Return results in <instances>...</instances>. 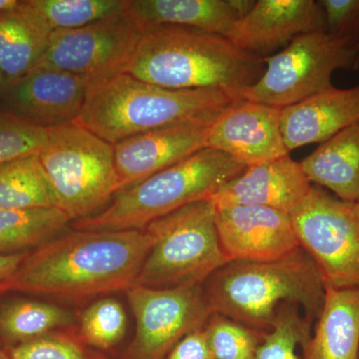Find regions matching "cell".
I'll list each match as a JSON object with an SVG mask.
<instances>
[{
    "label": "cell",
    "mask_w": 359,
    "mask_h": 359,
    "mask_svg": "<svg viewBox=\"0 0 359 359\" xmlns=\"http://www.w3.org/2000/svg\"><path fill=\"white\" fill-rule=\"evenodd\" d=\"M27 252H0V287L15 273Z\"/></svg>",
    "instance_id": "cell-34"
},
{
    "label": "cell",
    "mask_w": 359,
    "mask_h": 359,
    "mask_svg": "<svg viewBox=\"0 0 359 359\" xmlns=\"http://www.w3.org/2000/svg\"><path fill=\"white\" fill-rule=\"evenodd\" d=\"M208 128L207 125L187 123L134 135L116 143L119 193L205 148Z\"/></svg>",
    "instance_id": "cell-16"
},
{
    "label": "cell",
    "mask_w": 359,
    "mask_h": 359,
    "mask_svg": "<svg viewBox=\"0 0 359 359\" xmlns=\"http://www.w3.org/2000/svg\"><path fill=\"white\" fill-rule=\"evenodd\" d=\"M313 188L301 162L290 154L245 168L224 184L211 199L216 207L262 205L292 215Z\"/></svg>",
    "instance_id": "cell-17"
},
{
    "label": "cell",
    "mask_w": 359,
    "mask_h": 359,
    "mask_svg": "<svg viewBox=\"0 0 359 359\" xmlns=\"http://www.w3.org/2000/svg\"><path fill=\"white\" fill-rule=\"evenodd\" d=\"M311 325L299 304L285 302L276 311L273 327L264 334L256 359H302L299 351L311 339Z\"/></svg>",
    "instance_id": "cell-27"
},
{
    "label": "cell",
    "mask_w": 359,
    "mask_h": 359,
    "mask_svg": "<svg viewBox=\"0 0 359 359\" xmlns=\"http://www.w3.org/2000/svg\"><path fill=\"white\" fill-rule=\"evenodd\" d=\"M203 287L212 313L264 332L285 302L299 304L313 323L325 297L320 269L302 247L269 261L229 262Z\"/></svg>",
    "instance_id": "cell-4"
},
{
    "label": "cell",
    "mask_w": 359,
    "mask_h": 359,
    "mask_svg": "<svg viewBox=\"0 0 359 359\" xmlns=\"http://www.w3.org/2000/svg\"><path fill=\"white\" fill-rule=\"evenodd\" d=\"M323 29L325 13L318 1L257 0L224 37L242 50L264 59L295 37Z\"/></svg>",
    "instance_id": "cell-14"
},
{
    "label": "cell",
    "mask_w": 359,
    "mask_h": 359,
    "mask_svg": "<svg viewBox=\"0 0 359 359\" xmlns=\"http://www.w3.org/2000/svg\"><path fill=\"white\" fill-rule=\"evenodd\" d=\"M301 164L313 185L358 203L359 120L321 143Z\"/></svg>",
    "instance_id": "cell-21"
},
{
    "label": "cell",
    "mask_w": 359,
    "mask_h": 359,
    "mask_svg": "<svg viewBox=\"0 0 359 359\" xmlns=\"http://www.w3.org/2000/svg\"><path fill=\"white\" fill-rule=\"evenodd\" d=\"M11 359H113L105 351L88 346L76 325L61 328L18 346L6 347Z\"/></svg>",
    "instance_id": "cell-29"
},
{
    "label": "cell",
    "mask_w": 359,
    "mask_h": 359,
    "mask_svg": "<svg viewBox=\"0 0 359 359\" xmlns=\"http://www.w3.org/2000/svg\"><path fill=\"white\" fill-rule=\"evenodd\" d=\"M238 99L233 90L164 88L123 72L91 82L76 122L115 145L174 125L210 126Z\"/></svg>",
    "instance_id": "cell-2"
},
{
    "label": "cell",
    "mask_w": 359,
    "mask_h": 359,
    "mask_svg": "<svg viewBox=\"0 0 359 359\" xmlns=\"http://www.w3.org/2000/svg\"><path fill=\"white\" fill-rule=\"evenodd\" d=\"M359 290L325 285L323 309L302 359H358Z\"/></svg>",
    "instance_id": "cell-20"
},
{
    "label": "cell",
    "mask_w": 359,
    "mask_h": 359,
    "mask_svg": "<svg viewBox=\"0 0 359 359\" xmlns=\"http://www.w3.org/2000/svg\"><path fill=\"white\" fill-rule=\"evenodd\" d=\"M70 223L58 208L0 209V252H29L63 233Z\"/></svg>",
    "instance_id": "cell-25"
},
{
    "label": "cell",
    "mask_w": 359,
    "mask_h": 359,
    "mask_svg": "<svg viewBox=\"0 0 359 359\" xmlns=\"http://www.w3.org/2000/svg\"><path fill=\"white\" fill-rule=\"evenodd\" d=\"M266 63L223 35L179 26H157L143 36L124 73L176 90H238L256 83Z\"/></svg>",
    "instance_id": "cell-3"
},
{
    "label": "cell",
    "mask_w": 359,
    "mask_h": 359,
    "mask_svg": "<svg viewBox=\"0 0 359 359\" xmlns=\"http://www.w3.org/2000/svg\"><path fill=\"white\" fill-rule=\"evenodd\" d=\"M144 229L153 245L136 285L160 290L204 285L230 262L219 243L216 205L211 200L184 205Z\"/></svg>",
    "instance_id": "cell-6"
},
{
    "label": "cell",
    "mask_w": 359,
    "mask_h": 359,
    "mask_svg": "<svg viewBox=\"0 0 359 359\" xmlns=\"http://www.w3.org/2000/svg\"><path fill=\"white\" fill-rule=\"evenodd\" d=\"M355 50H356V53H358V62H359V41L355 45Z\"/></svg>",
    "instance_id": "cell-38"
},
{
    "label": "cell",
    "mask_w": 359,
    "mask_h": 359,
    "mask_svg": "<svg viewBox=\"0 0 359 359\" xmlns=\"http://www.w3.org/2000/svg\"><path fill=\"white\" fill-rule=\"evenodd\" d=\"M280 108L238 99L210 125L205 148L254 166L289 155L280 128Z\"/></svg>",
    "instance_id": "cell-12"
},
{
    "label": "cell",
    "mask_w": 359,
    "mask_h": 359,
    "mask_svg": "<svg viewBox=\"0 0 359 359\" xmlns=\"http://www.w3.org/2000/svg\"><path fill=\"white\" fill-rule=\"evenodd\" d=\"M7 86L6 78L4 76V73H2L1 69H0V97H1L2 93H4V90H6Z\"/></svg>",
    "instance_id": "cell-36"
},
{
    "label": "cell",
    "mask_w": 359,
    "mask_h": 359,
    "mask_svg": "<svg viewBox=\"0 0 359 359\" xmlns=\"http://www.w3.org/2000/svg\"><path fill=\"white\" fill-rule=\"evenodd\" d=\"M51 32L76 29L124 11L127 0H26Z\"/></svg>",
    "instance_id": "cell-26"
},
{
    "label": "cell",
    "mask_w": 359,
    "mask_h": 359,
    "mask_svg": "<svg viewBox=\"0 0 359 359\" xmlns=\"http://www.w3.org/2000/svg\"><path fill=\"white\" fill-rule=\"evenodd\" d=\"M219 243L226 259L269 261L299 249L292 217L262 205L216 207Z\"/></svg>",
    "instance_id": "cell-13"
},
{
    "label": "cell",
    "mask_w": 359,
    "mask_h": 359,
    "mask_svg": "<svg viewBox=\"0 0 359 359\" xmlns=\"http://www.w3.org/2000/svg\"><path fill=\"white\" fill-rule=\"evenodd\" d=\"M126 295L136 332L121 359H165L187 334L205 328L214 313L203 285L160 290L135 283Z\"/></svg>",
    "instance_id": "cell-11"
},
{
    "label": "cell",
    "mask_w": 359,
    "mask_h": 359,
    "mask_svg": "<svg viewBox=\"0 0 359 359\" xmlns=\"http://www.w3.org/2000/svg\"><path fill=\"white\" fill-rule=\"evenodd\" d=\"M76 327L80 337L88 346L99 351H110L126 334V313L117 299L104 297L82 311Z\"/></svg>",
    "instance_id": "cell-28"
},
{
    "label": "cell",
    "mask_w": 359,
    "mask_h": 359,
    "mask_svg": "<svg viewBox=\"0 0 359 359\" xmlns=\"http://www.w3.org/2000/svg\"><path fill=\"white\" fill-rule=\"evenodd\" d=\"M254 0H127L126 13L142 29L179 26L226 35Z\"/></svg>",
    "instance_id": "cell-19"
},
{
    "label": "cell",
    "mask_w": 359,
    "mask_h": 359,
    "mask_svg": "<svg viewBox=\"0 0 359 359\" xmlns=\"http://www.w3.org/2000/svg\"><path fill=\"white\" fill-rule=\"evenodd\" d=\"M358 205H359V202L358 203Z\"/></svg>",
    "instance_id": "cell-40"
},
{
    "label": "cell",
    "mask_w": 359,
    "mask_h": 359,
    "mask_svg": "<svg viewBox=\"0 0 359 359\" xmlns=\"http://www.w3.org/2000/svg\"><path fill=\"white\" fill-rule=\"evenodd\" d=\"M214 359H256L266 332L212 313L204 328Z\"/></svg>",
    "instance_id": "cell-30"
},
{
    "label": "cell",
    "mask_w": 359,
    "mask_h": 359,
    "mask_svg": "<svg viewBox=\"0 0 359 359\" xmlns=\"http://www.w3.org/2000/svg\"><path fill=\"white\" fill-rule=\"evenodd\" d=\"M91 81L50 68H33L8 84L0 97L14 114L39 126L51 128L76 121Z\"/></svg>",
    "instance_id": "cell-15"
},
{
    "label": "cell",
    "mask_w": 359,
    "mask_h": 359,
    "mask_svg": "<svg viewBox=\"0 0 359 359\" xmlns=\"http://www.w3.org/2000/svg\"><path fill=\"white\" fill-rule=\"evenodd\" d=\"M20 0H0V13L7 11V9L13 8L18 6Z\"/></svg>",
    "instance_id": "cell-35"
},
{
    "label": "cell",
    "mask_w": 359,
    "mask_h": 359,
    "mask_svg": "<svg viewBox=\"0 0 359 359\" xmlns=\"http://www.w3.org/2000/svg\"><path fill=\"white\" fill-rule=\"evenodd\" d=\"M264 60L266 68L256 83L233 92L280 109L334 88L335 71L359 67L355 46L325 29L299 35Z\"/></svg>",
    "instance_id": "cell-8"
},
{
    "label": "cell",
    "mask_w": 359,
    "mask_h": 359,
    "mask_svg": "<svg viewBox=\"0 0 359 359\" xmlns=\"http://www.w3.org/2000/svg\"><path fill=\"white\" fill-rule=\"evenodd\" d=\"M358 359H359V351H358Z\"/></svg>",
    "instance_id": "cell-39"
},
{
    "label": "cell",
    "mask_w": 359,
    "mask_h": 359,
    "mask_svg": "<svg viewBox=\"0 0 359 359\" xmlns=\"http://www.w3.org/2000/svg\"><path fill=\"white\" fill-rule=\"evenodd\" d=\"M245 165L214 149L204 148L173 166L117 194L112 204L93 216L73 222V230H142L184 205L211 200Z\"/></svg>",
    "instance_id": "cell-5"
},
{
    "label": "cell",
    "mask_w": 359,
    "mask_h": 359,
    "mask_svg": "<svg viewBox=\"0 0 359 359\" xmlns=\"http://www.w3.org/2000/svg\"><path fill=\"white\" fill-rule=\"evenodd\" d=\"M165 359H214L204 328L187 334Z\"/></svg>",
    "instance_id": "cell-33"
},
{
    "label": "cell",
    "mask_w": 359,
    "mask_h": 359,
    "mask_svg": "<svg viewBox=\"0 0 359 359\" xmlns=\"http://www.w3.org/2000/svg\"><path fill=\"white\" fill-rule=\"evenodd\" d=\"M0 359H11L9 358L8 353H7L6 348L1 346H0Z\"/></svg>",
    "instance_id": "cell-37"
},
{
    "label": "cell",
    "mask_w": 359,
    "mask_h": 359,
    "mask_svg": "<svg viewBox=\"0 0 359 359\" xmlns=\"http://www.w3.org/2000/svg\"><path fill=\"white\" fill-rule=\"evenodd\" d=\"M43 208H57V201L39 155L0 164V209Z\"/></svg>",
    "instance_id": "cell-24"
},
{
    "label": "cell",
    "mask_w": 359,
    "mask_h": 359,
    "mask_svg": "<svg viewBox=\"0 0 359 359\" xmlns=\"http://www.w3.org/2000/svg\"><path fill=\"white\" fill-rule=\"evenodd\" d=\"M51 33L26 0L0 13V69L7 85L34 67Z\"/></svg>",
    "instance_id": "cell-22"
},
{
    "label": "cell",
    "mask_w": 359,
    "mask_h": 359,
    "mask_svg": "<svg viewBox=\"0 0 359 359\" xmlns=\"http://www.w3.org/2000/svg\"><path fill=\"white\" fill-rule=\"evenodd\" d=\"M48 130L0 105V164L39 155L46 143Z\"/></svg>",
    "instance_id": "cell-31"
},
{
    "label": "cell",
    "mask_w": 359,
    "mask_h": 359,
    "mask_svg": "<svg viewBox=\"0 0 359 359\" xmlns=\"http://www.w3.org/2000/svg\"><path fill=\"white\" fill-rule=\"evenodd\" d=\"M299 245L313 259L323 282L359 290V205L313 185L290 215Z\"/></svg>",
    "instance_id": "cell-9"
},
{
    "label": "cell",
    "mask_w": 359,
    "mask_h": 359,
    "mask_svg": "<svg viewBox=\"0 0 359 359\" xmlns=\"http://www.w3.org/2000/svg\"><path fill=\"white\" fill-rule=\"evenodd\" d=\"M142 36L143 29L124 9L83 27L52 32L33 68L65 71L91 82L106 79L125 72Z\"/></svg>",
    "instance_id": "cell-10"
},
{
    "label": "cell",
    "mask_w": 359,
    "mask_h": 359,
    "mask_svg": "<svg viewBox=\"0 0 359 359\" xmlns=\"http://www.w3.org/2000/svg\"><path fill=\"white\" fill-rule=\"evenodd\" d=\"M359 120V85L328 89L280 110V128L289 152L323 143Z\"/></svg>",
    "instance_id": "cell-18"
},
{
    "label": "cell",
    "mask_w": 359,
    "mask_h": 359,
    "mask_svg": "<svg viewBox=\"0 0 359 359\" xmlns=\"http://www.w3.org/2000/svg\"><path fill=\"white\" fill-rule=\"evenodd\" d=\"M325 29L355 46L359 41V0H320Z\"/></svg>",
    "instance_id": "cell-32"
},
{
    "label": "cell",
    "mask_w": 359,
    "mask_h": 359,
    "mask_svg": "<svg viewBox=\"0 0 359 359\" xmlns=\"http://www.w3.org/2000/svg\"><path fill=\"white\" fill-rule=\"evenodd\" d=\"M152 245L145 229L62 233L29 250L0 295L18 292L82 302L126 292Z\"/></svg>",
    "instance_id": "cell-1"
},
{
    "label": "cell",
    "mask_w": 359,
    "mask_h": 359,
    "mask_svg": "<svg viewBox=\"0 0 359 359\" xmlns=\"http://www.w3.org/2000/svg\"><path fill=\"white\" fill-rule=\"evenodd\" d=\"M76 316L49 302L18 299L0 304V346L25 344L55 330L76 325Z\"/></svg>",
    "instance_id": "cell-23"
},
{
    "label": "cell",
    "mask_w": 359,
    "mask_h": 359,
    "mask_svg": "<svg viewBox=\"0 0 359 359\" xmlns=\"http://www.w3.org/2000/svg\"><path fill=\"white\" fill-rule=\"evenodd\" d=\"M39 157L70 222L93 216L119 193L114 145L76 121L49 128Z\"/></svg>",
    "instance_id": "cell-7"
}]
</instances>
